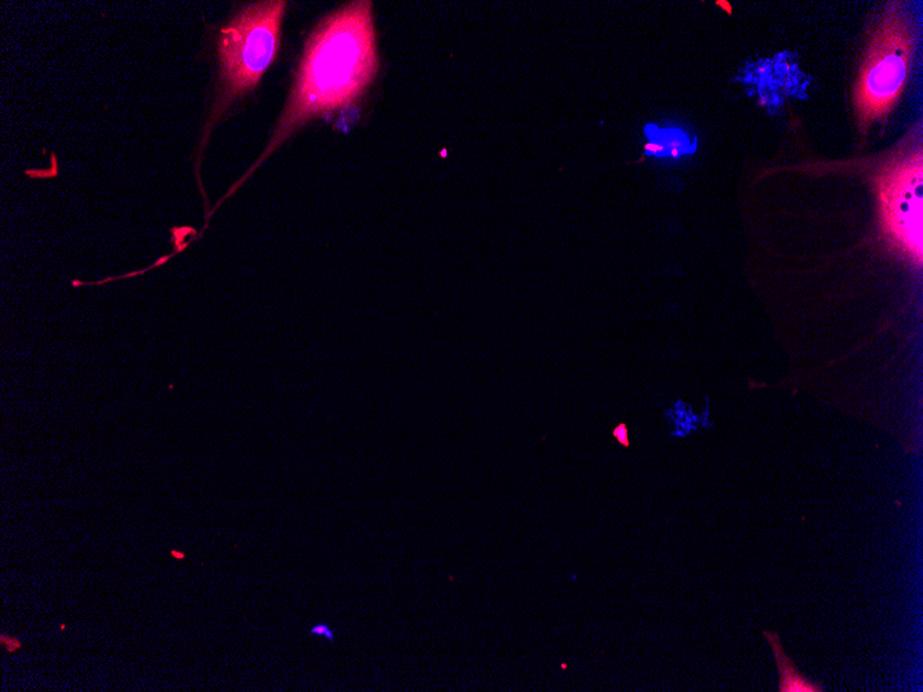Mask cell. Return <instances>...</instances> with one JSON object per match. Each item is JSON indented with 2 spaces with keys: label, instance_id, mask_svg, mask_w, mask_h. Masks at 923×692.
<instances>
[{
  "label": "cell",
  "instance_id": "cell-10",
  "mask_svg": "<svg viewBox=\"0 0 923 692\" xmlns=\"http://www.w3.org/2000/svg\"><path fill=\"white\" fill-rule=\"evenodd\" d=\"M170 556H172L173 559H176L179 561L186 560V553L179 552V550H175V549L170 550Z\"/></svg>",
  "mask_w": 923,
  "mask_h": 692
},
{
  "label": "cell",
  "instance_id": "cell-8",
  "mask_svg": "<svg viewBox=\"0 0 923 692\" xmlns=\"http://www.w3.org/2000/svg\"><path fill=\"white\" fill-rule=\"evenodd\" d=\"M310 632L311 634H316V636H327V639L331 641L333 640L331 630H329L328 628H325L324 625L314 626V628L311 629Z\"/></svg>",
  "mask_w": 923,
  "mask_h": 692
},
{
  "label": "cell",
  "instance_id": "cell-3",
  "mask_svg": "<svg viewBox=\"0 0 923 692\" xmlns=\"http://www.w3.org/2000/svg\"><path fill=\"white\" fill-rule=\"evenodd\" d=\"M288 3L267 0L253 3L241 10L220 31V97L213 119L223 114L228 105L245 96L259 85L280 49L281 25Z\"/></svg>",
  "mask_w": 923,
  "mask_h": 692
},
{
  "label": "cell",
  "instance_id": "cell-9",
  "mask_svg": "<svg viewBox=\"0 0 923 692\" xmlns=\"http://www.w3.org/2000/svg\"><path fill=\"white\" fill-rule=\"evenodd\" d=\"M625 433H626V429L624 425H621L620 427H618V429L614 430L615 438H618V440H620L622 444L629 445V440L628 438H626Z\"/></svg>",
  "mask_w": 923,
  "mask_h": 692
},
{
  "label": "cell",
  "instance_id": "cell-2",
  "mask_svg": "<svg viewBox=\"0 0 923 692\" xmlns=\"http://www.w3.org/2000/svg\"><path fill=\"white\" fill-rule=\"evenodd\" d=\"M914 50V30L903 6L889 3L872 31L854 85L853 104L861 132L892 112L906 88Z\"/></svg>",
  "mask_w": 923,
  "mask_h": 692
},
{
  "label": "cell",
  "instance_id": "cell-4",
  "mask_svg": "<svg viewBox=\"0 0 923 692\" xmlns=\"http://www.w3.org/2000/svg\"><path fill=\"white\" fill-rule=\"evenodd\" d=\"M922 147L901 151L882 166L875 179L882 230L893 248L922 264Z\"/></svg>",
  "mask_w": 923,
  "mask_h": 692
},
{
  "label": "cell",
  "instance_id": "cell-6",
  "mask_svg": "<svg viewBox=\"0 0 923 692\" xmlns=\"http://www.w3.org/2000/svg\"><path fill=\"white\" fill-rule=\"evenodd\" d=\"M650 143L646 146L647 155L655 157H675L696 151V143L691 144L682 130L658 129L654 125L646 128Z\"/></svg>",
  "mask_w": 923,
  "mask_h": 692
},
{
  "label": "cell",
  "instance_id": "cell-5",
  "mask_svg": "<svg viewBox=\"0 0 923 692\" xmlns=\"http://www.w3.org/2000/svg\"><path fill=\"white\" fill-rule=\"evenodd\" d=\"M766 640L772 647L774 658H776L778 673H780V692H824V687L816 681L807 679L805 675L799 672L795 662L785 654L781 646L780 636L776 632H763Z\"/></svg>",
  "mask_w": 923,
  "mask_h": 692
},
{
  "label": "cell",
  "instance_id": "cell-7",
  "mask_svg": "<svg viewBox=\"0 0 923 692\" xmlns=\"http://www.w3.org/2000/svg\"><path fill=\"white\" fill-rule=\"evenodd\" d=\"M0 643H2V646L5 647L10 654H13V652L23 647V644H21V641L18 640L17 637L7 636V634H2V636H0Z\"/></svg>",
  "mask_w": 923,
  "mask_h": 692
},
{
  "label": "cell",
  "instance_id": "cell-1",
  "mask_svg": "<svg viewBox=\"0 0 923 692\" xmlns=\"http://www.w3.org/2000/svg\"><path fill=\"white\" fill-rule=\"evenodd\" d=\"M378 65L371 2L349 3L324 18L307 39L295 86L269 146L227 197L303 123L328 117L363 96Z\"/></svg>",
  "mask_w": 923,
  "mask_h": 692
}]
</instances>
